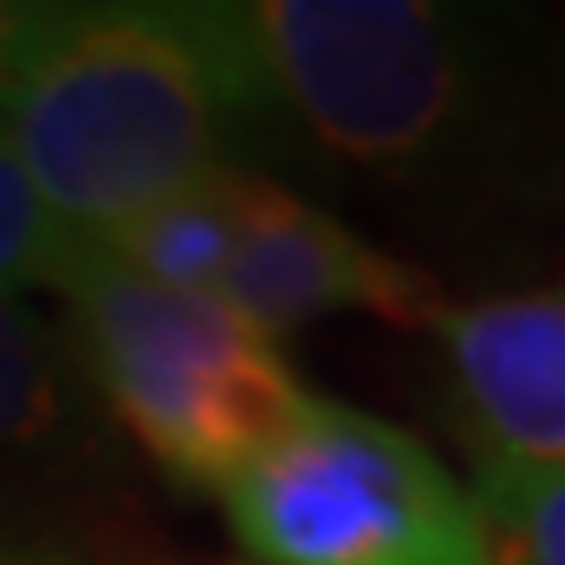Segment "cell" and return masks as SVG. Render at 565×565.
<instances>
[{
    "label": "cell",
    "instance_id": "cell-1",
    "mask_svg": "<svg viewBox=\"0 0 565 565\" xmlns=\"http://www.w3.org/2000/svg\"><path fill=\"white\" fill-rule=\"evenodd\" d=\"M266 121L243 7L98 0L12 7L0 23V139L87 243L243 173Z\"/></svg>",
    "mask_w": 565,
    "mask_h": 565
},
{
    "label": "cell",
    "instance_id": "cell-2",
    "mask_svg": "<svg viewBox=\"0 0 565 565\" xmlns=\"http://www.w3.org/2000/svg\"><path fill=\"white\" fill-rule=\"evenodd\" d=\"M271 110L329 157L387 179H456L508 139L520 58L508 23L433 0L243 7Z\"/></svg>",
    "mask_w": 565,
    "mask_h": 565
},
{
    "label": "cell",
    "instance_id": "cell-3",
    "mask_svg": "<svg viewBox=\"0 0 565 565\" xmlns=\"http://www.w3.org/2000/svg\"><path fill=\"white\" fill-rule=\"evenodd\" d=\"M58 295L87 393L185 491L225 497L312 404L282 347L214 295L145 282L93 243Z\"/></svg>",
    "mask_w": 565,
    "mask_h": 565
},
{
    "label": "cell",
    "instance_id": "cell-4",
    "mask_svg": "<svg viewBox=\"0 0 565 565\" xmlns=\"http://www.w3.org/2000/svg\"><path fill=\"white\" fill-rule=\"evenodd\" d=\"M225 513L260 565H484L468 484L404 427L318 393Z\"/></svg>",
    "mask_w": 565,
    "mask_h": 565
},
{
    "label": "cell",
    "instance_id": "cell-5",
    "mask_svg": "<svg viewBox=\"0 0 565 565\" xmlns=\"http://www.w3.org/2000/svg\"><path fill=\"white\" fill-rule=\"evenodd\" d=\"M214 300L248 318L266 341H282L329 312H370L393 329H439L445 295L427 271L381 254L335 214L248 173L243 231Z\"/></svg>",
    "mask_w": 565,
    "mask_h": 565
},
{
    "label": "cell",
    "instance_id": "cell-6",
    "mask_svg": "<svg viewBox=\"0 0 565 565\" xmlns=\"http://www.w3.org/2000/svg\"><path fill=\"white\" fill-rule=\"evenodd\" d=\"M439 341L479 461L565 468V282L445 306Z\"/></svg>",
    "mask_w": 565,
    "mask_h": 565
},
{
    "label": "cell",
    "instance_id": "cell-7",
    "mask_svg": "<svg viewBox=\"0 0 565 565\" xmlns=\"http://www.w3.org/2000/svg\"><path fill=\"white\" fill-rule=\"evenodd\" d=\"M70 335L30 300H0V479L58 473L98 439Z\"/></svg>",
    "mask_w": 565,
    "mask_h": 565
},
{
    "label": "cell",
    "instance_id": "cell-8",
    "mask_svg": "<svg viewBox=\"0 0 565 565\" xmlns=\"http://www.w3.org/2000/svg\"><path fill=\"white\" fill-rule=\"evenodd\" d=\"M243 191H248V168L220 173L209 185L150 209L145 220L110 231V237H93V248L145 282L214 295L231 266V248H237V231H243Z\"/></svg>",
    "mask_w": 565,
    "mask_h": 565
},
{
    "label": "cell",
    "instance_id": "cell-9",
    "mask_svg": "<svg viewBox=\"0 0 565 565\" xmlns=\"http://www.w3.org/2000/svg\"><path fill=\"white\" fill-rule=\"evenodd\" d=\"M484 565H565V468L531 473L479 461L473 484Z\"/></svg>",
    "mask_w": 565,
    "mask_h": 565
},
{
    "label": "cell",
    "instance_id": "cell-10",
    "mask_svg": "<svg viewBox=\"0 0 565 565\" xmlns=\"http://www.w3.org/2000/svg\"><path fill=\"white\" fill-rule=\"evenodd\" d=\"M75 231L53 214V202L35 191L12 145L0 139V300H23L35 289H58L70 266L82 260Z\"/></svg>",
    "mask_w": 565,
    "mask_h": 565
},
{
    "label": "cell",
    "instance_id": "cell-11",
    "mask_svg": "<svg viewBox=\"0 0 565 565\" xmlns=\"http://www.w3.org/2000/svg\"><path fill=\"white\" fill-rule=\"evenodd\" d=\"M7 12H12V7H0V23H7Z\"/></svg>",
    "mask_w": 565,
    "mask_h": 565
}]
</instances>
